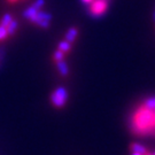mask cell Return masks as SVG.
<instances>
[{
	"label": "cell",
	"instance_id": "cell-11",
	"mask_svg": "<svg viewBox=\"0 0 155 155\" xmlns=\"http://www.w3.org/2000/svg\"><path fill=\"white\" fill-rule=\"evenodd\" d=\"M13 20H14V18H13V16H12L11 14H5V15L2 16V18H1V21H0V25L7 28V27L11 24V22Z\"/></svg>",
	"mask_w": 155,
	"mask_h": 155
},
{
	"label": "cell",
	"instance_id": "cell-9",
	"mask_svg": "<svg viewBox=\"0 0 155 155\" xmlns=\"http://www.w3.org/2000/svg\"><path fill=\"white\" fill-rule=\"evenodd\" d=\"M58 50L63 52L64 54H67L68 52H70V50H71V44H70V43H68L67 40L60 41V44H59V46H58Z\"/></svg>",
	"mask_w": 155,
	"mask_h": 155
},
{
	"label": "cell",
	"instance_id": "cell-10",
	"mask_svg": "<svg viewBox=\"0 0 155 155\" xmlns=\"http://www.w3.org/2000/svg\"><path fill=\"white\" fill-rule=\"evenodd\" d=\"M17 28H18V23H17L16 20H13L11 22V24L7 27V31H8V35L9 36H13L14 33L16 32Z\"/></svg>",
	"mask_w": 155,
	"mask_h": 155
},
{
	"label": "cell",
	"instance_id": "cell-17",
	"mask_svg": "<svg viewBox=\"0 0 155 155\" xmlns=\"http://www.w3.org/2000/svg\"><path fill=\"white\" fill-rule=\"evenodd\" d=\"M153 18H154V21H155V12H154V17H153Z\"/></svg>",
	"mask_w": 155,
	"mask_h": 155
},
{
	"label": "cell",
	"instance_id": "cell-8",
	"mask_svg": "<svg viewBox=\"0 0 155 155\" xmlns=\"http://www.w3.org/2000/svg\"><path fill=\"white\" fill-rule=\"evenodd\" d=\"M56 67H58V69H59V71H60L62 76H67L68 75L69 68H68V64H67V62L64 60L60 62H56Z\"/></svg>",
	"mask_w": 155,
	"mask_h": 155
},
{
	"label": "cell",
	"instance_id": "cell-4",
	"mask_svg": "<svg viewBox=\"0 0 155 155\" xmlns=\"http://www.w3.org/2000/svg\"><path fill=\"white\" fill-rule=\"evenodd\" d=\"M51 20H52V15L51 14H47V13H45L43 11H39L37 13V15L33 17V20L31 22L33 24H36V25H38L40 28H48L50 27V22Z\"/></svg>",
	"mask_w": 155,
	"mask_h": 155
},
{
	"label": "cell",
	"instance_id": "cell-15",
	"mask_svg": "<svg viewBox=\"0 0 155 155\" xmlns=\"http://www.w3.org/2000/svg\"><path fill=\"white\" fill-rule=\"evenodd\" d=\"M131 155H141V154H138V153H134V152H131Z\"/></svg>",
	"mask_w": 155,
	"mask_h": 155
},
{
	"label": "cell",
	"instance_id": "cell-14",
	"mask_svg": "<svg viewBox=\"0 0 155 155\" xmlns=\"http://www.w3.org/2000/svg\"><path fill=\"white\" fill-rule=\"evenodd\" d=\"M81 1H82V2H83L84 5H91V4H92V2H93L94 0H81Z\"/></svg>",
	"mask_w": 155,
	"mask_h": 155
},
{
	"label": "cell",
	"instance_id": "cell-6",
	"mask_svg": "<svg viewBox=\"0 0 155 155\" xmlns=\"http://www.w3.org/2000/svg\"><path fill=\"white\" fill-rule=\"evenodd\" d=\"M130 150H131V152H134V153H138V154H141V155H147L150 153V150H147L144 145L137 144V143H133L130 146Z\"/></svg>",
	"mask_w": 155,
	"mask_h": 155
},
{
	"label": "cell",
	"instance_id": "cell-3",
	"mask_svg": "<svg viewBox=\"0 0 155 155\" xmlns=\"http://www.w3.org/2000/svg\"><path fill=\"white\" fill-rule=\"evenodd\" d=\"M67 99H68V92L64 87H58L51 94V101L56 108H62L66 105Z\"/></svg>",
	"mask_w": 155,
	"mask_h": 155
},
{
	"label": "cell",
	"instance_id": "cell-5",
	"mask_svg": "<svg viewBox=\"0 0 155 155\" xmlns=\"http://www.w3.org/2000/svg\"><path fill=\"white\" fill-rule=\"evenodd\" d=\"M39 11H41V9L38 8V7H36L35 5H31L29 8H27L25 11L23 12V16H24V18H27V20H29L31 22L33 20V17L37 15V13Z\"/></svg>",
	"mask_w": 155,
	"mask_h": 155
},
{
	"label": "cell",
	"instance_id": "cell-7",
	"mask_svg": "<svg viewBox=\"0 0 155 155\" xmlns=\"http://www.w3.org/2000/svg\"><path fill=\"white\" fill-rule=\"evenodd\" d=\"M77 36H78V30H77V29H76V28H70L66 32V39H64V40H67L68 43L72 44V43L76 40Z\"/></svg>",
	"mask_w": 155,
	"mask_h": 155
},
{
	"label": "cell",
	"instance_id": "cell-2",
	"mask_svg": "<svg viewBox=\"0 0 155 155\" xmlns=\"http://www.w3.org/2000/svg\"><path fill=\"white\" fill-rule=\"evenodd\" d=\"M109 2L110 0H94L91 5H89L90 15L94 17L102 16L108 9Z\"/></svg>",
	"mask_w": 155,
	"mask_h": 155
},
{
	"label": "cell",
	"instance_id": "cell-16",
	"mask_svg": "<svg viewBox=\"0 0 155 155\" xmlns=\"http://www.w3.org/2000/svg\"><path fill=\"white\" fill-rule=\"evenodd\" d=\"M9 2H15V1H17V0H8Z\"/></svg>",
	"mask_w": 155,
	"mask_h": 155
},
{
	"label": "cell",
	"instance_id": "cell-12",
	"mask_svg": "<svg viewBox=\"0 0 155 155\" xmlns=\"http://www.w3.org/2000/svg\"><path fill=\"white\" fill-rule=\"evenodd\" d=\"M64 53L63 52H61V51H55L54 52V54H53V60H54V62H60V61H63L64 60Z\"/></svg>",
	"mask_w": 155,
	"mask_h": 155
},
{
	"label": "cell",
	"instance_id": "cell-13",
	"mask_svg": "<svg viewBox=\"0 0 155 155\" xmlns=\"http://www.w3.org/2000/svg\"><path fill=\"white\" fill-rule=\"evenodd\" d=\"M8 36H9V35H8L7 28H6V27H2V25H0V41H4Z\"/></svg>",
	"mask_w": 155,
	"mask_h": 155
},
{
	"label": "cell",
	"instance_id": "cell-1",
	"mask_svg": "<svg viewBox=\"0 0 155 155\" xmlns=\"http://www.w3.org/2000/svg\"><path fill=\"white\" fill-rule=\"evenodd\" d=\"M130 129L140 137H155V95L146 98L132 111Z\"/></svg>",
	"mask_w": 155,
	"mask_h": 155
}]
</instances>
